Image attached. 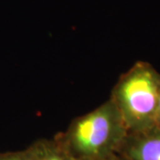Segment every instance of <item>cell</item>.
<instances>
[{"instance_id":"1","label":"cell","mask_w":160,"mask_h":160,"mask_svg":"<svg viewBox=\"0 0 160 160\" xmlns=\"http://www.w3.org/2000/svg\"><path fill=\"white\" fill-rule=\"evenodd\" d=\"M128 134L125 122L109 99L76 118L54 138L77 160H103L117 154Z\"/></svg>"},{"instance_id":"2","label":"cell","mask_w":160,"mask_h":160,"mask_svg":"<svg viewBox=\"0 0 160 160\" xmlns=\"http://www.w3.org/2000/svg\"><path fill=\"white\" fill-rule=\"evenodd\" d=\"M159 95L160 73L148 62L139 61L120 76L109 99L128 132H136L156 126Z\"/></svg>"},{"instance_id":"3","label":"cell","mask_w":160,"mask_h":160,"mask_svg":"<svg viewBox=\"0 0 160 160\" xmlns=\"http://www.w3.org/2000/svg\"><path fill=\"white\" fill-rule=\"evenodd\" d=\"M117 154L126 160H160V126L128 132Z\"/></svg>"},{"instance_id":"4","label":"cell","mask_w":160,"mask_h":160,"mask_svg":"<svg viewBox=\"0 0 160 160\" xmlns=\"http://www.w3.org/2000/svg\"><path fill=\"white\" fill-rule=\"evenodd\" d=\"M29 160H77L55 138L39 139L28 147Z\"/></svg>"},{"instance_id":"5","label":"cell","mask_w":160,"mask_h":160,"mask_svg":"<svg viewBox=\"0 0 160 160\" xmlns=\"http://www.w3.org/2000/svg\"><path fill=\"white\" fill-rule=\"evenodd\" d=\"M0 160H29L28 147L22 150L0 152Z\"/></svg>"},{"instance_id":"6","label":"cell","mask_w":160,"mask_h":160,"mask_svg":"<svg viewBox=\"0 0 160 160\" xmlns=\"http://www.w3.org/2000/svg\"><path fill=\"white\" fill-rule=\"evenodd\" d=\"M156 126H160V95H159V100H158V112H157Z\"/></svg>"},{"instance_id":"7","label":"cell","mask_w":160,"mask_h":160,"mask_svg":"<svg viewBox=\"0 0 160 160\" xmlns=\"http://www.w3.org/2000/svg\"><path fill=\"white\" fill-rule=\"evenodd\" d=\"M103 160H126V159H125L124 158H122V157L119 156L118 154H114Z\"/></svg>"}]
</instances>
